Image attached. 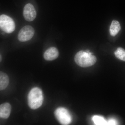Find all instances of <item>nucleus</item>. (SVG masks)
Here are the masks:
<instances>
[{
    "instance_id": "obj_1",
    "label": "nucleus",
    "mask_w": 125,
    "mask_h": 125,
    "mask_svg": "<svg viewBox=\"0 0 125 125\" xmlns=\"http://www.w3.org/2000/svg\"><path fill=\"white\" fill-rule=\"evenodd\" d=\"M43 101V95L42 90L34 87L30 91L28 94V105L33 109H38L42 105Z\"/></svg>"
},
{
    "instance_id": "obj_2",
    "label": "nucleus",
    "mask_w": 125,
    "mask_h": 125,
    "mask_svg": "<svg viewBox=\"0 0 125 125\" xmlns=\"http://www.w3.org/2000/svg\"><path fill=\"white\" fill-rule=\"evenodd\" d=\"M74 60L78 65L86 67L94 64L97 61V58L90 52H87L85 51H81L75 55Z\"/></svg>"
},
{
    "instance_id": "obj_3",
    "label": "nucleus",
    "mask_w": 125,
    "mask_h": 125,
    "mask_svg": "<svg viewBox=\"0 0 125 125\" xmlns=\"http://www.w3.org/2000/svg\"><path fill=\"white\" fill-rule=\"evenodd\" d=\"M0 27L5 32L10 33L14 31L15 25L12 18L5 15H2L0 16Z\"/></svg>"
},
{
    "instance_id": "obj_4",
    "label": "nucleus",
    "mask_w": 125,
    "mask_h": 125,
    "mask_svg": "<svg viewBox=\"0 0 125 125\" xmlns=\"http://www.w3.org/2000/svg\"><path fill=\"white\" fill-rule=\"evenodd\" d=\"M55 116L61 124L68 125L71 123L72 117L69 112L64 107H59L55 111Z\"/></svg>"
},
{
    "instance_id": "obj_5",
    "label": "nucleus",
    "mask_w": 125,
    "mask_h": 125,
    "mask_svg": "<svg viewBox=\"0 0 125 125\" xmlns=\"http://www.w3.org/2000/svg\"><path fill=\"white\" fill-rule=\"evenodd\" d=\"M34 30L30 25H26L23 27L19 32L18 40L21 42H26L30 40L34 35Z\"/></svg>"
},
{
    "instance_id": "obj_6",
    "label": "nucleus",
    "mask_w": 125,
    "mask_h": 125,
    "mask_svg": "<svg viewBox=\"0 0 125 125\" xmlns=\"http://www.w3.org/2000/svg\"><path fill=\"white\" fill-rule=\"evenodd\" d=\"M23 14L25 20L28 22L33 21L37 15L36 10L31 4H28L25 6Z\"/></svg>"
},
{
    "instance_id": "obj_7",
    "label": "nucleus",
    "mask_w": 125,
    "mask_h": 125,
    "mask_svg": "<svg viewBox=\"0 0 125 125\" xmlns=\"http://www.w3.org/2000/svg\"><path fill=\"white\" fill-rule=\"evenodd\" d=\"M59 55L58 49L55 47H52L47 49L44 52L43 57L47 61L55 60Z\"/></svg>"
},
{
    "instance_id": "obj_8",
    "label": "nucleus",
    "mask_w": 125,
    "mask_h": 125,
    "mask_svg": "<svg viewBox=\"0 0 125 125\" xmlns=\"http://www.w3.org/2000/svg\"><path fill=\"white\" fill-rule=\"evenodd\" d=\"M11 111V105L8 103L2 104L0 106V117L6 119L10 116Z\"/></svg>"
},
{
    "instance_id": "obj_9",
    "label": "nucleus",
    "mask_w": 125,
    "mask_h": 125,
    "mask_svg": "<svg viewBox=\"0 0 125 125\" xmlns=\"http://www.w3.org/2000/svg\"><path fill=\"white\" fill-rule=\"evenodd\" d=\"M9 83L8 75L5 73L1 71L0 72V90H3L7 88Z\"/></svg>"
},
{
    "instance_id": "obj_10",
    "label": "nucleus",
    "mask_w": 125,
    "mask_h": 125,
    "mask_svg": "<svg viewBox=\"0 0 125 125\" xmlns=\"http://www.w3.org/2000/svg\"><path fill=\"white\" fill-rule=\"evenodd\" d=\"M121 29L120 23L116 20H113L110 27L109 32L112 36H115L119 32Z\"/></svg>"
},
{
    "instance_id": "obj_11",
    "label": "nucleus",
    "mask_w": 125,
    "mask_h": 125,
    "mask_svg": "<svg viewBox=\"0 0 125 125\" xmlns=\"http://www.w3.org/2000/svg\"><path fill=\"white\" fill-rule=\"evenodd\" d=\"M92 120L95 125H107V121L106 120L105 118L101 116L97 115L94 116L92 117Z\"/></svg>"
},
{
    "instance_id": "obj_12",
    "label": "nucleus",
    "mask_w": 125,
    "mask_h": 125,
    "mask_svg": "<svg viewBox=\"0 0 125 125\" xmlns=\"http://www.w3.org/2000/svg\"><path fill=\"white\" fill-rule=\"evenodd\" d=\"M117 58L125 61V50L121 47L118 48L114 52Z\"/></svg>"
},
{
    "instance_id": "obj_13",
    "label": "nucleus",
    "mask_w": 125,
    "mask_h": 125,
    "mask_svg": "<svg viewBox=\"0 0 125 125\" xmlns=\"http://www.w3.org/2000/svg\"><path fill=\"white\" fill-rule=\"evenodd\" d=\"M117 125V121L114 118H111L107 121V125Z\"/></svg>"
},
{
    "instance_id": "obj_14",
    "label": "nucleus",
    "mask_w": 125,
    "mask_h": 125,
    "mask_svg": "<svg viewBox=\"0 0 125 125\" xmlns=\"http://www.w3.org/2000/svg\"><path fill=\"white\" fill-rule=\"evenodd\" d=\"M1 55H0V61H1Z\"/></svg>"
}]
</instances>
